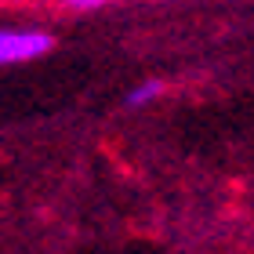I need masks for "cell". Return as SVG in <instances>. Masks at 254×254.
Wrapping results in <instances>:
<instances>
[{
	"instance_id": "3957f363",
	"label": "cell",
	"mask_w": 254,
	"mask_h": 254,
	"mask_svg": "<svg viewBox=\"0 0 254 254\" xmlns=\"http://www.w3.org/2000/svg\"><path fill=\"white\" fill-rule=\"evenodd\" d=\"M62 11H76V15H84V11H102L106 4H113V0H55Z\"/></svg>"
},
{
	"instance_id": "6da1fadb",
	"label": "cell",
	"mask_w": 254,
	"mask_h": 254,
	"mask_svg": "<svg viewBox=\"0 0 254 254\" xmlns=\"http://www.w3.org/2000/svg\"><path fill=\"white\" fill-rule=\"evenodd\" d=\"M55 37L40 26H0V65H26L44 59Z\"/></svg>"
},
{
	"instance_id": "7a4b0ae2",
	"label": "cell",
	"mask_w": 254,
	"mask_h": 254,
	"mask_svg": "<svg viewBox=\"0 0 254 254\" xmlns=\"http://www.w3.org/2000/svg\"><path fill=\"white\" fill-rule=\"evenodd\" d=\"M160 95H164V84H160V80H145V84H138L124 95V106L127 109H145V106H153Z\"/></svg>"
}]
</instances>
